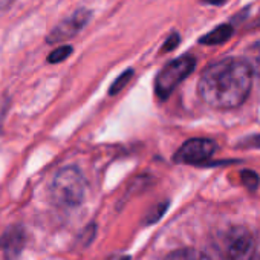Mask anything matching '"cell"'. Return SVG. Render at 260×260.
<instances>
[{
    "label": "cell",
    "instance_id": "cell-1",
    "mask_svg": "<svg viewBox=\"0 0 260 260\" xmlns=\"http://www.w3.org/2000/svg\"><path fill=\"white\" fill-rule=\"evenodd\" d=\"M252 86V69L248 61L228 57L204 69L198 83L199 96L213 109H234L243 104Z\"/></svg>",
    "mask_w": 260,
    "mask_h": 260
},
{
    "label": "cell",
    "instance_id": "cell-2",
    "mask_svg": "<svg viewBox=\"0 0 260 260\" xmlns=\"http://www.w3.org/2000/svg\"><path fill=\"white\" fill-rule=\"evenodd\" d=\"M86 190L87 182L81 170L78 167L69 166L61 169L54 176L51 184V198L58 207L75 208L84 201Z\"/></svg>",
    "mask_w": 260,
    "mask_h": 260
},
{
    "label": "cell",
    "instance_id": "cell-3",
    "mask_svg": "<svg viewBox=\"0 0 260 260\" xmlns=\"http://www.w3.org/2000/svg\"><path fill=\"white\" fill-rule=\"evenodd\" d=\"M196 58L193 55H181L169 61L155 78V93L161 101H166L173 90L194 71Z\"/></svg>",
    "mask_w": 260,
    "mask_h": 260
},
{
    "label": "cell",
    "instance_id": "cell-4",
    "mask_svg": "<svg viewBox=\"0 0 260 260\" xmlns=\"http://www.w3.org/2000/svg\"><path fill=\"white\" fill-rule=\"evenodd\" d=\"M254 239L243 226L230 228L220 239L219 257L220 260H252Z\"/></svg>",
    "mask_w": 260,
    "mask_h": 260
},
{
    "label": "cell",
    "instance_id": "cell-5",
    "mask_svg": "<svg viewBox=\"0 0 260 260\" xmlns=\"http://www.w3.org/2000/svg\"><path fill=\"white\" fill-rule=\"evenodd\" d=\"M93 11L90 8H78L64 19H61L45 37L46 45H58L78 36L92 20Z\"/></svg>",
    "mask_w": 260,
    "mask_h": 260
},
{
    "label": "cell",
    "instance_id": "cell-6",
    "mask_svg": "<svg viewBox=\"0 0 260 260\" xmlns=\"http://www.w3.org/2000/svg\"><path fill=\"white\" fill-rule=\"evenodd\" d=\"M217 146L214 141L207 138H193L185 141L173 156V161L178 164H202L210 159Z\"/></svg>",
    "mask_w": 260,
    "mask_h": 260
},
{
    "label": "cell",
    "instance_id": "cell-7",
    "mask_svg": "<svg viewBox=\"0 0 260 260\" xmlns=\"http://www.w3.org/2000/svg\"><path fill=\"white\" fill-rule=\"evenodd\" d=\"M26 245V231L22 225H13L0 236V252L7 260H17Z\"/></svg>",
    "mask_w": 260,
    "mask_h": 260
},
{
    "label": "cell",
    "instance_id": "cell-8",
    "mask_svg": "<svg viewBox=\"0 0 260 260\" xmlns=\"http://www.w3.org/2000/svg\"><path fill=\"white\" fill-rule=\"evenodd\" d=\"M234 29L231 23H222L219 26H216L214 29H211L208 34L202 36L199 39V45H205V46H216V45H223L225 42H228L233 36Z\"/></svg>",
    "mask_w": 260,
    "mask_h": 260
},
{
    "label": "cell",
    "instance_id": "cell-9",
    "mask_svg": "<svg viewBox=\"0 0 260 260\" xmlns=\"http://www.w3.org/2000/svg\"><path fill=\"white\" fill-rule=\"evenodd\" d=\"M166 260H210V257L194 248H181L170 252Z\"/></svg>",
    "mask_w": 260,
    "mask_h": 260
},
{
    "label": "cell",
    "instance_id": "cell-10",
    "mask_svg": "<svg viewBox=\"0 0 260 260\" xmlns=\"http://www.w3.org/2000/svg\"><path fill=\"white\" fill-rule=\"evenodd\" d=\"M134 75H135V71H134L132 68H128V69H125L124 72H121V74L115 78V81L110 84V87H109V95H116V93H119V92L128 84V81L134 78Z\"/></svg>",
    "mask_w": 260,
    "mask_h": 260
},
{
    "label": "cell",
    "instance_id": "cell-11",
    "mask_svg": "<svg viewBox=\"0 0 260 260\" xmlns=\"http://www.w3.org/2000/svg\"><path fill=\"white\" fill-rule=\"evenodd\" d=\"M74 52V48L71 45H60L57 46L48 57H46V61L49 64H58V63H63L64 60H68Z\"/></svg>",
    "mask_w": 260,
    "mask_h": 260
},
{
    "label": "cell",
    "instance_id": "cell-12",
    "mask_svg": "<svg viewBox=\"0 0 260 260\" xmlns=\"http://www.w3.org/2000/svg\"><path fill=\"white\" fill-rule=\"evenodd\" d=\"M240 179H242L243 185H245L248 190H255L257 185H258V176H257L255 172L242 170V172H240Z\"/></svg>",
    "mask_w": 260,
    "mask_h": 260
},
{
    "label": "cell",
    "instance_id": "cell-13",
    "mask_svg": "<svg viewBox=\"0 0 260 260\" xmlns=\"http://www.w3.org/2000/svg\"><path fill=\"white\" fill-rule=\"evenodd\" d=\"M179 43H181V36H179L176 31H173V32L167 37V40L164 42V45H162V48H161V54H167V52L175 51V49L178 48Z\"/></svg>",
    "mask_w": 260,
    "mask_h": 260
},
{
    "label": "cell",
    "instance_id": "cell-14",
    "mask_svg": "<svg viewBox=\"0 0 260 260\" xmlns=\"http://www.w3.org/2000/svg\"><path fill=\"white\" fill-rule=\"evenodd\" d=\"M167 207H169V202H164V204H159V205H156L150 213H149V216L146 217V223H155V222H158L162 216H164V213H166V210H167Z\"/></svg>",
    "mask_w": 260,
    "mask_h": 260
},
{
    "label": "cell",
    "instance_id": "cell-15",
    "mask_svg": "<svg viewBox=\"0 0 260 260\" xmlns=\"http://www.w3.org/2000/svg\"><path fill=\"white\" fill-rule=\"evenodd\" d=\"M16 2H17V0H0V11H7V10H10Z\"/></svg>",
    "mask_w": 260,
    "mask_h": 260
},
{
    "label": "cell",
    "instance_id": "cell-16",
    "mask_svg": "<svg viewBox=\"0 0 260 260\" xmlns=\"http://www.w3.org/2000/svg\"><path fill=\"white\" fill-rule=\"evenodd\" d=\"M201 4H204V5H211V7H222V5H225V2L226 0H199Z\"/></svg>",
    "mask_w": 260,
    "mask_h": 260
},
{
    "label": "cell",
    "instance_id": "cell-17",
    "mask_svg": "<svg viewBox=\"0 0 260 260\" xmlns=\"http://www.w3.org/2000/svg\"><path fill=\"white\" fill-rule=\"evenodd\" d=\"M112 260H130V257L128 255H121V257H115Z\"/></svg>",
    "mask_w": 260,
    "mask_h": 260
}]
</instances>
